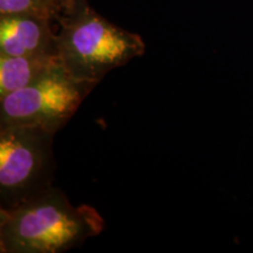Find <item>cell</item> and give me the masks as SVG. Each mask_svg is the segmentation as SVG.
<instances>
[{
	"label": "cell",
	"instance_id": "1",
	"mask_svg": "<svg viewBox=\"0 0 253 253\" xmlns=\"http://www.w3.org/2000/svg\"><path fill=\"white\" fill-rule=\"evenodd\" d=\"M103 227L96 209L74 207L53 186L17 208L0 210V252H66L99 236Z\"/></svg>",
	"mask_w": 253,
	"mask_h": 253
},
{
	"label": "cell",
	"instance_id": "2",
	"mask_svg": "<svg viewBox=\"0 0 253 253\" xmlns=\"http://www.w3.org/2000/svg\"><path fill=\"white\" fill-rule=\"evenodd\" d=\"M56 49L62 66L79 81L99 82L114 68L145 53V42L91 8L74 0L56 18Z\"/></svg>",
	"mask_w": 253,
	"mask_h": 253
},
{
	"label": "cell",
	"instance_id": "3",
	"mask_svg": "<svg viewBox=\"0 0 253 253\" xmlns=\"http://www.w3.org/2000/svg\"><path fill=\"white\" fill-rule=\"evenodd\" d=\"M54 136L40 126H0V210L17 208L53 188Z\"/></svg>",
	"mask_w": 253,
	"mask_h": 253
},
{
	"label": "cell",
	"instance_id": "4",
	"mask_svg": "<svg viewBox=\"0 0 253 253\" xmlns=\"http://www.w3.org/2000/svg\"><path fill=\"white\" fill-rule=\"evenodd\" d=\"M96 84L74 79L60 62L30 86L0 97V126H34L56 134Z\"/></svg>",
	"mask_w": 253,
	"mask_h": 253
},
{
	"label": "cell",
	"instance_id": "5",
	"mask_svg": "<svg viewBox=\"0 0 253 253\" xmlns=\"http://www.w3.org/2000/svg\"><path fill=\"white\" fill-rule=\"evenodd\" d=\"M53 23L33 14L0 15V55L58 53Z\"/></svg>",
	"mask_w": 253,
	"mask_h": 253
},
{
	"label": "cell",
	"instance_id": "6",
	"mask_svg": "<svg viewBox=\"0 0 253 253\" xmlns=\"http://www.w3.org/2000/svg\"><path fill=\"white\" fill-rule=\"evenodd\" d=\"M60 62L58 53L0 55V97L30 86Z\"/></svg>",
	"mask_w": 253,
	"mask_h": 253
},
{
	"label": "cell",
	"instance_id": "7",
	"mask_svg": "<svg viewBox=\"0 0 253 253\" xmlns=\"http://www.w3.org/2000/svg\"><path fill=\"white\" fill-rule=\"evenodd\" d=\"M61 12L56 0H0V15L33 14L56 21Z\"/></svg>",
	"mask_w": 253,
	"mask_h": 253
},
{
	"label": "cell",
	"instance_id": "8",
	"mask_svg": "<svg viewBox=\"0 0 253 253\" xmlns=\"http://www.w3.org/2000/svg\"><path fill=\"white\" fill-rule=\"evenodd\" d=\"M56 1L59 2V5L61 6L62 9H65L66 7H68V6L71 5L74 0H56Z\"/></svg>",
	"mask_w": 253,
	"mask_h": 253
}]
</instances>
